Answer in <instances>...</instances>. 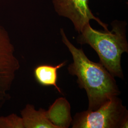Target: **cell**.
I'll use <instances>...</instances> for the list:
<instances>
[{"label": "cell", "mask_w": 128, "mask_h": 128, "mask_svg": "<svg viewBox=\"0 0 128 128\" xmlns=\"http://www.w3.org/2000/svg\"><path fill=\"white\" fill-rule=\"evenodd\" d=\"M52 2L56 12L69 19L79 34L91 20H96L105 31H109L108 25L92 13L89 6V0H52Z\"/></svg>", "instance_id": "5b68a950"}, {"label": "cell", "mask_w": 128, "mask_h": 128, "mask_svg": "<svg viewBox=\"0 0 128 128\" xmlns=\"http://www.w3.org/2000/svg\"><path fill=\"white\" fill-rule=\"evenodd\" d=\"M66 61L58 64L56 66L50 64H40L36 66L34 70V76L38 82L45 86H53L60 94L62 91L57 86L58 71L64 66Z\"/></svg>", "instance_id": "52a82bcc"}, {"label": "cell", "mask_w": 128, "mask_h": 128, "mask_svg": "<svg viewBox=\"0 0 128 128\" xmlns=\"http://www.w3.org/2000/svg\"><path fill=\"white\" fill-rule=\"evenodd\" d=\"M71 122L73 128H128V111L114 96L96 110L76 113Z\"/></svg>", "instance_id": "3957f363"}, {"label": "cell", "mask_w": 128, "mask_h": 128, "mask_svg": "<svg viewBox=\"0 0 128 128\" xmlns=\"http://www.w3.org/2000/svg\"><path fill=\"white\" fill-rule=\"evenodd\" d=\"M62 40L72 56L73 62L69 65V74L77 76V83L84 89L88 99V110H94L110 98L120 94L114 77L100 63L89 60L82 48H78L69 40L64 30L60 28Z\"/></svg>", "instance_id": "6da1fadb"}, {"label": "cell", "mask_w": 128, "mask_h": 128, "mask_svg": "<svg viewBox=\"0 0 128 128\" xmlns=\"http://www.w3.org/2000/svg\"><path fill=\"white\" fill-rule=\"evenodd\" d=\"M111 31H99L87 24L76 39L78 43L88 44L96 51L102 64L114 77L124 78L121 66L122 54L128 53L126 25L124 22L114 20Z\"/></svg>", "instance_id": "7a4b0ae2"}, {"label": "cell", "mask_w": 128, "mask_h": 128, "mask_svg": "<svg viewBox=\"0 0 128 128\" xmlns=\"http://www.w3.org/2000/svg\"><path fill=\"white\" fill-rule=\"evenodd\" d=\"M20 67L9 34L0 25V108L9 99L10 92Z\"/></svg>", "instance_id": "277c9868"}, {"label": "cell", "mask_w": 128, "mask_h": 128, "mask_svg": "<svg viewBox=\"0 0 128 128\" xmlns=\"http://www.w3.org/2000/svg\"><path fill=\"white\" fill-rule=\"evenodd\" d=\"M0 128H24L22 119L14 114L0 117Z\"/></svg>", "instance_id": "ba28073f"}, {"label": "cell", "mask_w": 128, "mask_h": 128, "mask_svg": "<svg viewBox=\"0 0 128 128\" xmlns=\"http://www.w3.org/2000/svg\"><path fill=\"white\" fill-rule=\"evenodd\" d=\"M24 128H58L49 118L47 110L35 109L33 105L27 104L21 111Z\"/></svg>", "instance_id": "8992f818"}]
</instances>
